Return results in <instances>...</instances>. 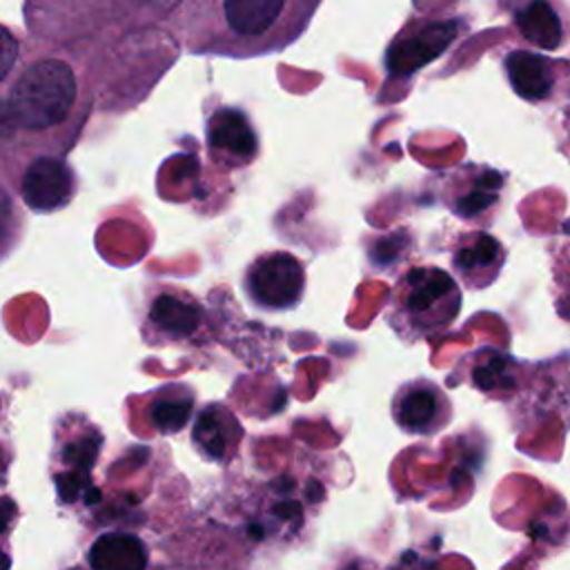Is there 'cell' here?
<instances>
[{
	"label": "cell",
	"instance_id": "cell-1",
	"mask_svg": "<svg viewBox=\"0 0 570 570\" xmlns=\"http://www.w3.org/2000/svg\"><path fill=\"white\" fill-rule=\"evenodd\" d=\"M456 278L436 265H412L394 283L385 323L405 343L443 334L461 312Z\"/></svg>",
	"mask_w": 570,
	"mask_h": 570
},
{
	"label": "cell",
	"instance_id": "cell-2",
	"mask_svg": "<svg viewBox=\"0 0 570 570\" xmlns=\"http://www.w3.org/2000/svg\"><path fill=\"white\" fill-rule=\"evenodd\" d=\"M76 102V78L60 60L31 65L11 87L7 109L13 127L45 131L62 125Z\"/></svg>",
	"mask_w": 570,
	"mask_h": 570
},
{
	"label": "cell",
	"instance_id": "cell-3",
	"mask_svg": "<svg viewBox=\"0 0 570 570\" xmlns=\"http://www.w3.org/2000/svg\"><path fill=\"white\" fill-rule=\"evenodd\" d=\"M305 283V263L283 249L258 254L243 276L247 298L263 312L294 309L303 301Z\"/></svg>",
	"mask_w": 570,
	"mask_h": 570
},
{
	"label": "cell",
	"instance_id": "cell-4",
	"mask_svg": "<svg viewBox=\"0 0 570 570\" xmlns=\"http://www.w3.org/2000/svg\"><path fill=\"white\" fill-rule=\"evenodd\" d=\"M503 174L488 167L465 163L439 174V200L461 220H483L499 205Z\"/></svg>",
	"mask_w": 570,
	"mask_h": 570
},
{
	"label": "cell",
	"instance_id": "cell-5",
	"mask_svg": "<svg viewBox=\"0 0 570 570\" xmlns=\"http://www.w3.org/2000/svg\"><path fill=\"white\" fill-rule=\"evenodd\" d=\"M390 414L399 430L414 436H432L450 425L454 407L448 394L428 379H412L396 387Z\"/></svg>",
	"mask_w": 570,
	"mask_h": 570
},
{
	"label": "cell",
	"instance_id": "cell-6",
	"mask_svg": "<svg viewBox=\"0 0 570 570\" xmlns=\"http://www.w3.org/2000/svg\"><path fill=\"white\" fill-rule=\"evenodd\" d=\"M452 381L468 383L485 396L505 401L525 381V363L497 345H481L461 356Z\"/></svg>",
	"mask_w": 570,
	"mask_h": 570
},
{
	"label": "cell",
	"instance_id": "cell-7",
	"mask_svg": "<svg viewBox=\"0 0 570 570\" xmlns=\"http://www.w3.org/2000/svg\"><path fill=\"white\" fill-rule=\"evenodd\" d=\"M505 258V247L492 234L481 229L459 234L450 247L452 272L456 281L470 289H485L492 285L499 278Z\"/></svg>",
	"mask_w": 570,
	"mask_h": 570
},
{
	"label": "cell",
	"instance_id": "cell-8",
	"mask_svg": "<svg viewBox=\"0 0 570 570\" xmlns=\"http://www.w3.org/2000/svg\"><path fill=\"white\" fill-rule=\"evenodd\" d=\"M20 196L36 212L60 209L73 196V174L60 158L40 156L24 169Z\"/></svg>",
	"mask_w": 570,
	"mask_h": 570
},
{
	"label": "cell",
	"instance_id": "cell-9",
	"mask_svg": "<svg viewBox=\"0 0 570 570\" xmlns=\"http://www.w3.org/2000/svg\"><path fill=\"white\" fill-rule=\"evenodd\" d=\"M456 36V22H432L425 24L403 38H399L387 49V71L392 76H410L430 60H434L439 53L445 51V47Z\"/></svg>",
	"mask_w": 570,
	"mask_h": 570
},
{
	"label": "cell",
	"instance_id": "cell-10",
	"mask_svg": "<svg viewBox=\"0 0 570 570\" xmlns=\"http://www.w3.org/2000/svg\"><path fill=\"white\" fill-rule=\"evenodd\" d=\"M207 142L214 156L232 167L249 165L256 156V134L247 116L238 109H218L207 125Z\"/></svg>",
	"mask_w": 570,
	"mask_h": 570
},
{
	"label": "cell",
	"instance_id": "cell-11",
	"mask_svg": "<svg viewBox=\"0 0 570 570\" xmlns=\"http://www.w3.org/2000/svg\"><path fill=\"white\" fill-rule=\"evenodd\" d=\"M243 436V430L234 414L223 405H207L194 428L196 448L214 461H225L236 452V445Z\"/></svg>",
	"mask_w": 570,
	"mask_h": 570
},
{
	"label": "cell",
	"instance_id": "cell-12",
	"mask_svg": "<svg viewBox=\"0 0 570 570\" xmlns=\"http://www.w3.org/2000/svg\"><path fill=\"white\" fill-rule=\"evenodd\" d=\"M149 323L169 338H191L203 325V309L185 292H163L151 303Z\"/></svg>",
	"mask_w": 570,
	"mask_h": 570
},
{
	"label": "cell",
	"instance_id": "cell-13",
	"mask_svg": "<svg viewBox=\"0 0 570 570\" xmlns=\"http://www.w3.org/2000/svg\"><path fill=\"white\" fill-rule=\"evenodd\" d=\"M505 73L512 89L525 100H541L554 85L552 65L530 51H512L505 58Z\"/></svg>",
	"mask_w": 570,
	"mask_h": 570
},
{
	"label": "cell",
	"instance_id": "cell-14",
	"mask_svg": "<svg viewBox=\"0 0 570 570\" xmlns=\"http://www.w3.org/2000/svg\"><path fill=\"white\" fill-rule=\"evenodd\" d=\"M89 563L94 568H142L147 563V552L136 537L107 534L94 543Z\"/></svg>",
	"mask_w": 570,
	"mask_h": 570
},
{
	"label": "cell",
	"instance_id": "cell-15",
	"mask_svg": "<svg viewBox=\"0 0 570 570\" xmlns=\"http://www.w3.org/2000/svg\"><path fill=\"white\" fill-rule=\"evenodd\" d=\"M285 0H225L229 27L240 36H258L276 20Z\"/></svg>",
	"mask_w": 570,
	"mask_h": 570
},
{
	"label": "cell",
	"instance_id": "cell-16",
	"mask_svg": "<svg viewBox=\"0 0 570 570\" xmlns=\"http://www.w3.org/2000/svg\"><path fill=\"white\" fill-rule=\"evenodd\" d=\"M517 27L532 45L554 49L561 40V22L554 9L543 0H532L517 16Z\"/></svg>",
	"mask_w": 570,
	"mask_h": 570
},
{
	"label": "cell",
	"instance_id": "cell-17",
	"mask_svg": "<svg viewBox=\"0 0 570 570\" xmlns=\"http://www.w3.org/2000/svg\"><path fill=\"white\" fill-rule=\"evenodd\" d=\"M194 410V394L189 390L163 392L151 405L154 425L160 432H178L189 421Z\"/></svg>",
	"mask_w": 570,
	"mask_h": 570
},
{
	"label": "cell",
	"instance_id": "cell-18",
	"mask_svg": "<svg viewBox=\"0 0 570 570\" xmlns=\"http://www.w3.org/2000/svg\"><path fill=\"white\" fill-rule=\"evenodd\" d=\"M16 56H18V42H16V38H13L4 27H0V80H2V78L9 73V69L13 67Z\"/></svg>",
	"mask_w": 570,
	"mask_h": 570
},
{
	"label": "cell",
	"instance_id": "cell-19",
	"mask_svg": "<svg viewBox=\"0 0 570 570\" xmlns=\"http://www.w3.org/2000/svg\"><path fill=\"white\" fill-rule=\"evenodd\" d=\"M4 200H7V198H4V194L0 191V203H4ZM7 212H9V209H7ZM7 212H2V209H0V216H2V214H7Z\"/></svg>",
	"mask_w": 570,
	"mask_h": 570
}]
</instances>
